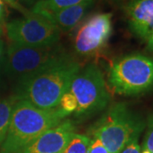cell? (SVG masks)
<instances>
[{
  "instance_id": "19",
  "label": "cell",
  "mask_w": 153,
  "mask_h": 153,
  "mask_svg": "<svg viewBox=\"0 0 153 153\" xmlns=\"http://www.w3.org/2000/svg\"><path fill=\"white\" fill-rule=\"evenodd\" d=\"M87 153H109V152L98 138L93 137L90 140Z\"/></svg>"
},
{
  "instance_id": "17",
  "label": "cell",
  "mask_w": 153,
  "mask_h": 153,
  "mask_svg": "<svg viewBox=\"0 0 153 153\" xmlns=\"http://www.w3.org/2000/svg\"><path fill=\"white\" fill-rule=\"evenodd\" d=\"M4 3L14 8L15 10L21 11L23 15L28 14L32 8L40 0H4Z\"/></svg>"
},
{
  "instance_id": "3",
  "label": "cell",
  "mask_w": 153,
  "mask_h": 153,
  "mask_svg": "<svg viewBox=\"0 0 153 153\" xmlns=\"http://www.w3.org/2000/svg\"><path fill=\"white\" fill-rule=\"evenodd\" d=\"M146 127L140 115L125 103L111 105L94 124L89 133L98 138L109 153H120L136 133H142Z\"/></svg>"
},
{
  "instance_id": "9",
  "label": "cell",
  "mask_w": 153,
  "mask_h": 153,
  "mask_svg": "<svg viewBox=\"0 0 153 153\" xmlns=\"http://www.w3.org/2000/svg\"><path fill=\"white\" fill-rule=\"evenodd\" d=\"M75 131V123L65 118L36 138L22 153H62Z\"/></svg>"
},
{
  "instance_id": "11",
  "label": "cell",
  "mask_w": 153,
  "mask_h": 153,
  "mask_svg": "<svg viewBox=\"0 0 153 153\" xmlns=\"http://www.w3.org/2000/svg\"><path fill=\"white\" fill-rule=\"evenodd\" d=\"M93 1L84 2L58 10H49L38 5H34L30 12L46 18L60 32H70L82 22L88 11L92 7Z\"/></svg>"
},
{
  "instance_id": "8",
  "label": "cell",
  "mask_w": 153,
  "mask_h": 153,
  "mask_svg": "<svg viewBox=\"0 0 153 153\" xmlns=\"http://www.w3.org/2000/svg\"><path fill=\"white\" fill-rule=\"evenodd\" d=\"M111 18V13H98L82 22L73 41L77 55L89 57L98 55L104 49L112 33Z\"/></svg>"
},
{
  "instance_id": "15",
  "label": "cell",
  "mask_w": 153,
  "mask_h": 153,
  "mask_svg": "<svg viewBox=\"0 0 153 153\" xmlns=\"http://www.w3.org/2000/svg\"><path fill=\"white\" fill-rule=\"evenodd\" d=\"M76 107H77V103L75 96L69 91H67L60 98V103L57 108L61 110L64 113H66L68 116L71 113H74L76 110Z\"/></svg>"
},
{
  "instance_id": "23",
  "label": "cell",
  "mask_w": 153,
  "mask_h": 153,
  "mask_svg": "<svg viewBox=\"0 0 153 153\" xmlns=\"http://www.w3.org/2000/svg\"><path fill=\"white\" fill-rule=\"evenodd\" d=\"M140 153H151L149 151H147V150H144V149H141L140 150Z\"/></svg>"
},
{
  "instance_id": "6",
  "label": "cell",
  "mask_w": 153,
  "mask_h": 153,
  "mask_svg": "<svg viewBox=\"0 0 153 153\" xmlns=\"http://www.w3.org/2000/svg\"><path fill=\"white\" fill-rule=\"evenodd\" d=\"M57 44L51 46H26L11 43L6 52L5 70L18 81L32 76L66 55Z\"/></svg>"
},
{
  "instance_id": "26",
  "label": "cell",
  "mask_w": 153,
  "mask_h": 153,
  "mask_svg": "<svg viewBox=\"0 0 153 153\" xmlns=\"http://www.w3.org/2000/svg\"><path fill=\"white\" fill-rule=\"evenodd\" d=\"M150 50H152V51H153V47H152V49H150Z\"/></svg>"
},
{
  "instance_id": "12",
  "label": "cell",
  "mask_w": 153,
  "mask_h": 153,
  "mask_svg": "<svg viewBox=\"0 0 153 153\" xmlns=\"http://www.w3.org/2000/svg\"><path fill=\"white\" fill-rule=\"evenodd\" d=\"M17 100L16 95L0 99V146L5 139Z\"/></svg>"
},
{
  "instance_id": "22",
  "label": "cell",
  "mask_w": 153,
  "mask_h": 153,
  "mask_svg": "<svg viewBox=\"0 0 153 153\" xmlns=\"http://www.w3.org/2000/svg\"><path fill=\"white\" fill-rule=\"evenodd\" d=\"M146 44H147V48L149 49H151L153 47V34L152 35H151L149 38L147 39V41L146 42Z\"/></svg>"
},
{
  "instance_id": "5",
  "label": "cell",
  "mask_w": 153,
  "mask_h": 153,
  "mask_svg": "<svg viewBox=\"0 0 153 153\" xmlns=\"http://www.w3.org/2000/svg\"><path fill=\"white\" fill-rule=\"evenodd\" d=\"M68 91L76 100L77 107L74 116L79 119L103 111L111 100V94L104 75L94 63L88 64L79 70L72 79Z\"/></svg>"
},
{
  "instance_id": "18",
  "label": "cell",
  "mask_w": 153,
  "mask_h": 153,
  "mask_svg": "<svg viewBox=\"0 0 153 153\" xmlns=\"http://www.w3.org/2000/svg\"><path fill=\"white\" fill-rule=\"evenodd\" d=\"M140 134L141 133H136L134 134L120 153H140L141 147L139 145V138Z\"/></svg>"
},
{
  "instance_id": "1",
  "label": "cell",
  "mask_w": 153,
  "mask_h": 153,
  "mask_svg": "<svg viewBox=\"0 0 153 153\" xmlns=\"http://www.w3.org/2000/svg\"><path fill=\"white\" fill-rule=\"evenodd\" d=\"M80 69V64L66 54L43 70L18 81L15 95L40 109H55Z\"/></svg>"
},
{
  "instance_id": "25",
  "label": "cell",
  "mask_w": 153,
  "mask_h": 153,
  "mask_svg": "<svg viewBox=\"0 0 153 153\" xmlns=\"http://www.w3.org/2000/svg\"><path fill=\"white\" fill-rule=\"evenodd\" d=\"M1 33H2V29H1V27H0V36H1Z\"/></svg>"
},
{
  "instance_id": "20",
  "label": "cell",
  "mask_w": 153,
  "mask_h": 153,
  "mask_svg": "<svg viewBox=\"0 0 153 153\" xmlns=\"http://www.w3.org/2000/svg\"><path fill=\"white\" fill-rule=\"evenodd\" d=\"M6 16V8L5 3L4 0H0V25L3 23Z\"/></svg>"
},
{
  "instance_id": "7",
  "label": "cell",
  "mask_w": 153,
  "mask_h": 153,
  "mask_svg": "<svg viewBox=\"0 0 153 153\" xmlns=\"http://www.w3.org/2000/svg\"><path fill=\"white\" fill-rule=\"evenodd\" d=\"M5 31L11 43L26 46H51L60 38V32L51 22L32 12L8 22Z\"/></svg>"
},
{
  "instance_id": "2",
  "label": "cell",
  "mask_w": 153,
  "mask_h": 153,
  "mask_svg": "<svg viewBox=\"0 0 153 153\" xmlns=\"http://www.w3.org/2000/svg\"><path fill=\"white\" fill-rule=\"evenodd\" d=\"M66 117L59 108L40 109L27 100H17L0 153H22L36 138Z\"/></svg>"
},
{
  "instance_id": "14",
  "label": "cell",
  "mask_w": 153,
  "mask_h": 153,
  "mask_svg": "<svg viewBox=\"0 0 153 153\" xmlns=\"http://www.w3.org/2000/svg\"><path fill=\"white\" fill-rule=\"evenodd\" d=\"M93 0H40L35 5L49 10H58Z\"/></svg>"
},
{
  "instance_id": "4",
  "label": "cell",
  "mask_w": 153,
  "mask_h": 153,
  "mask_svg": "<svg viewBox=\"0 0 153 153\" xmlns=\"http://www.w3.org/2000/svg\"><path fill=\"white\" fill-rule=\"evenodd\" d=\"M110 88L124 96H135L153 90V58L132 53L115 60L107 72Z\"/></svg>"
},
{
  "instance_id": "24",
  "label": "cell",
  "mask_w": 153,
  "mask_h": 153,
  "mask_svg": "<svg viewBox=\"0 0 153 153\" xmlns=\"http://www.w3.org/2000/svg\"><path fill=\"white\" fill-rule=\"evenodd\" d=\"M111 1H112V2H115V3H119V2H121L122 0H111Z\"/></svg>"
},
{
  "instance_id": "21",
  "label": "cell",
  "mask_w": 153,
  "mask_h": 153,
  "mask_svg": "<svg viewBox=\"0 0 153 153\" xmlns=\"http://www.w3.org/2000/svg\"><path fill=\"white\" fill-rule=\"evenodd\" d=\"M4 42L0 38V66L4 60Z\"/></svg>"
},
{
  "instance_id": "13",
  "label": "cell",
  "mask_w": 153,
  "mask_h": 153,
  "mask_svg": "<svg viewBox=\"0 0 153 153\" xmlns=\"http://www.w3.org/2000/svg\"><path fill=\"white\" fill-rule=\"evenodd\" d=\"M90 140L88 135L75 133L62 153H87Z\"/></svg>"
},
{
  "instance_id": "16",
  "label": "cell",
  "mask_w": 153,
  "mask_h": 153,
  "mask_svg": "<svg viewBox=\"0 0 153 153\" xmlns=\"http://www.w3.org/2000/svg\"><path fill=\"white\" fill-rule=\"evenodd\" d=\"M145 128H146V131L143 140L141 149L147 150L151 153H153V112L149 115Z\"/></svg>"
},
{
  "instance_id": "10",
  "label": "cell",
  "mask_w": 153,
  "mask_h": 153,
  "mask_svg": "<svg viewBox=\"0 0 153 153\" xmlns=\"http://www.w3.org/2000/svg\"><path fill=\"white\" fill-rule=\"evenodd\" d=\"M125 14L130 32L146 42L153 30V0H128Z\"/></svg>"
}]
</instances>
